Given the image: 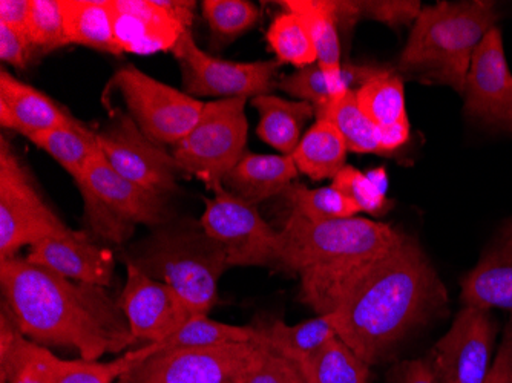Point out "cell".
Here are the masks:
<instances>
[{
  "label": "cell",
  "instance_id": "obj_1",
  "mask_svg": "<svg viewBox=\"0 0 512 383\" xmlns=\"http://www.w3.org/2000/svg\"><path fill=\"white\" fill-rule=\"evenodd\" d=\"M299 281V301L318 315H332L336 336L367 365L381 361L448 304L439 273L407 235L358 266Z\"/></svg>",
  "mask_w": 512,
  "mask_h": 383
},
{
  "label": "cell",
  "instance_id": "obj_2",
  "mask_svg": "<svg viewBox=\"0 0 512 383\" xmlns=\"http://www.w3.org/2000/svg\"><path fill=\"white\" fill-rule=\"evenodd\" d=\"M2 304L30 341L99 361L138 344L119 301L105 287L63 278L27 258L0 259Z\"/></svg>",
  "mask_w": 512,
  "mask_h": 383
},
{
  "label": "cell",
  "instance_id": "obj_3",
  "mask_svg": "<svg viewBox=\"0 0 512 383\" xmlns=\"http://www.w3.org/2000/svg\"><path fill=\"white\" fill-rule=\"evenodd\" d=\"M499 19V7L491 0L422 8L402 50L399 71L417 82L448 86L463 97L474 53Z\"/></svg>",
  "mask_w": 512,
  "mask_h": 383
},
{
  "label": "cell",
  "instance_id": "obj_4",
  "mask_svg": "<svg viewBox=\"0 0 512 383\" xmlns=\"http://www.w3.org/2000/svg\"><path fill=\"white\" fill-rule=\"evenodd\" d=\"M402 236L394 227L367 218L310 223L290 213L278 230L276 266L299 278L330 275L382 255Z\"/></svg>",
  "mask_w": 512,
  "mask_h": 383
},
{
  "label": "cell",
  "instance_id": "obj_5",
  "mask_svg": "<svg viewBox=\"0 0 512 383\" xmlns=\"http://www.w3.org/2000/svg\"><path fill=\"white\" fill-rule=\"evenodd\" d=\"M126 261L172 287L194 316L209 315L218 302L221 276L230 269L223 250L200 223L157 227L131 250V258Z\"/></svg>",
  "mask_w": 512,
  "mask_h": 383
},
{
  "label": "cell",
  "instance_id": "obj_6",
  "mask_svg": "<svg viewBox=\"0 0 512 383\" xmlns=\"http://www.w3.org/2000/svg\"><path fill=\"white\" fill-rule=\"evenodd\" d=\"M74 181L83 198L86 220L103 241L120 246L140 224L160 227L169 223L166 197L117 174L99 149Z\"/></svg>",
  "mask_w": 512,
  "mask_h": 383
},
{
  "label": "cell",
  "instance_id": "obj_7",
  "mask_svg": "<svg viewBox=\"0 0 512 383\" xmlns=\"http://www.w3.org/2000/svg\"><path fill=\"white\" fill-rule=\"evenodd\" d=\"M247 99H221L204 103L198 122L175 146L174 158L181 171L194 175L211 190L246 154Z\"/></svg>",
  "mask_w": 512,
  "mask_h": 383
},
{
  "label": "cell",
  "instance_id": "obj_8",
  "mask_svg": "<svg viewBox=\"0 0 512 383\" xmlns=\"http://www.w3.org/2000/svg\"><path fill=\"white\" fill-rule=\"evenodd\" d=\"M69 227L39 194L27 166L7 138L0 140V259L22 247L65 233Z\"/></svg>",
  "mask_w": 512,
  "mask_h": 383
},
{
  "label": "cell",
  "instance_id": "obj_9",
  "mask_svg": "<svg viewBox=\"0 0 512 383\" xmlns=\"http://www.w3.org/2000/svg\"><path fill=\"white\" fill-rule=\"evenodd\" d=\"M263 353L258 341L203 348H166L119 383H247Z\"/></svg>",
  "mask_w": 512,
  "mask_h": 383
},
{
  "label": "cell",
  "instance_id": "obj_10",
  "mask_svg": "<svg viewBox=\"0 0 512 383\" xmlns=\"http://www.w3.org/2000/svg\"><path fill=\"white\" fill-rule=\"evenodd\" d=\"M112 85L122 95L132 120L157 145L177 146L198 122L204 103L158 82L134 65L120 68Z\"/></svg>",
  "mask_w": 512,
  "mask_h": 383
},
{
  "label": "cell",
  "instance_id": "obj_11",
  "mask_svg": "<svg viewBox=\"0 0 512 383\" xmlns=\"http://www.w3.org/2000/svg\"><path fill=\"white\" fill-rule=\"evenodd\" d=\"M201 227L232 267L276 266L278 230L261 217L258 206L241 200L224 186L204 201Z\"/></svg>",
  "mask_w": 512,
  "mask_h": 383
},
{
  "label": "cell",
  "instance_id": "obj_12",
  "mask_svg": "<svg viewBox=\"0 0 512 383\" xmlns=\"http://www.w3.org/2000/svg\"><path fill=\"white\" fill-rule=\"evenodd\" d=\"M171 53L180 63L184 92L192 97L255 99L278 86V60L230 62L211 56L195 43L192 31L180 37Z\"/></svg>",
  "mask_w": 512,
  "mask_h": 383
},
{
  "label": "cell",
  "instance_id": "obj_13",
  "mask_svg": "<svg viewBox=\"0 0 512 383\" xmlns=\"http://www.w3.org/2000/svg\"><path fill=\"white\" fill-rule=\"evenodd\" d=\"M100 154L117 174L155 194L168 197L178 189V166L174 155L149 140L131 115L120 112L102 131H96Z\"/></svg>",
  "mask_w": 512,
  "mask_h": 383
},
{
  "label": "cell",
  "instance_id": "obj_14",
  "mask_svg": "<svg viewBox=\"0 0 512 383\" xmlns=\"http://www.w3.org/2000/svg\"><path fill=\"white\" fill-rule=\"evenodd\" d=\"M115 40L120 53L149 56L174 50L191 31L195 2L191 0H112Z\"/></svg>",
  "mask_w": 512,
  "mask_h": 383
},
{
  "label": "cell",
  "instance_id": "obj_15",
  "mask_svg": "<svg viewBox=\"0 0 512 383\" xmlns=\"http://www.w3.org/2000/svg\"><path fill=\"white\" fill-rule=\"evenodd\" d=\"M497 327L491 311L463 305L431 353L440 383H485L493 367Z\"/></svg>",
  "mask_w": 512,
  "mask_h": 383
},
{
  "label": "cell",
  "instance_id": "obj_16",
  "mask_svg": "<svg viewBox=\"0 0 512 383\" xmlns=\"http://www.w3.org/2000/svg\"><path fill=\"white\" fill-rule=\"evenodd\" d=\"M463 112L479 125L512 134V73L499 27L482 40L471 60Z\"/></svg>",
  "mask_w": 512,
  "mask_h": 383
},
{
  "label": "cell",
  "instance_id": "obj_17",
  "mask_svg": "<svg viewBox=\"0 0 512 383\" xmlns=\"http://www.w3.org/2000/svg\"><path fill=\"white\" fill-rule=\"evenodd\" d=\"M120 308L137 342L157 344L177 333L194 316L180 295L126 261V282Z\"/></svg>",
  "mask_w": 512,
  "mask_h": 383
},
{
  "label": "cell",
  "instance_id": "obj_18",
  "mask_svg": "<svg viewBox=\"0 0 512 383\" xmlns=\"http://www.w3.org/2000/svg\"><path fill=\"white\" fill-rule=\"evenodd\" d=\"M27 259L63 278L109 287L114 278L115 259L86 230L68 229L31 247Z\"/></svg>",
  "mask_w": 512,
  "mask_h": 383
},
{
  "label": "cell",
  "instance_id": "obj_19",
  "mask_svg": "<svg viewBox=\"0 0 512 383\" xmlns=\"http://www.w3.org/2000/svg\"><path fill=\"white\" fill-rule=\"evenodd\" d=\"M463 305L512 315V217L503 223L476 266L460 282Z\"/></svg>",
  "mask_w": 512,
  "mask_h": 383
},
{
  "label": "cell",
  "instance_id": "obj_20",
  "mask_svg": "<svg viewBox=\"0 0 512 383\" xmlns=\"http://www.w3.org/2000/svg\"><path fill=\"white\" fill-rule=\"evenodd\" d=\"M59 103L0 69V125L30 137L36 132L79 125Z\"/></svg>",
  "mask_w": 512,
  "mask_h": 383
},
{
  "label": "cell",
  "instance_id": "obj_21",
  "mask_svg": "<svg viewBox=\"0 0 512 383\" xmlns=\"http://www.w3.org/2000/svg\"><path fill=\"white\" fill-rule=\"evenodd\" d=\"M359 108L381 131L382 151L391 154L410 140L404 79L393 68H384L356 89Z\"/></svg>",
  "mask_w": 512,
  "mask_h": 383
},
{
  "label": "cell",
  "instance_id": "obj_22",
  "mask_svg": "<svg viewBox=\"0 0 512 383\" xmlns=\"http://www.w3.org/2000/svg\"><path fill=\"white\" fill-rule=\"evenodd\" d=\"M298 174V167L290 155L247 151L226 175L223 186L241 200L258 206L263 201L286 194Z\"/></svg>",
  "mask_w": 512,
  "mask_h": 383
},
{
  "label": "cell",
  "instance_id": "obj_23",
  "mask_svg": "<svg viewBox=\"0 0 512 383\" xmlns=\"http://www.w3.org/2000/svg\"><path fill=\"white\" fill-rule=\"evenodd\" d=\"M384 68L385 66L342 63L341 73L333 76L315 63L283 77L278 82V88L301 102L310 103L316 114H319L348 91L361 88Z\"/></svg>",
  "mask_w": 512,
  "mask_h": 383
},
{
  "label": "cell",
  "instance_id": "obj_24",
  "mask_svg": "<svg viewBox=\"0 0 512 383\" xmlns=\"http://www.w3.org/2000/svg\"><path fill=\"white\" fill-rule=\"evenodd\" d=\"M160 342L131 348L114 361H65L36 344V357L48 383H119L126 373L161 350Z\"/></svg>",
  "mask_w": 512,
  "mask_h": 383
},
{
  "label": "cell",
  "instance_id": "obj_25",
  "mask_svg": "<svg viewBox=\"0 0 512 383\" xmlns=\"http://www.w3.org/2000/svg\"><path fill=\"white\" fill-rule=\"evenodd\" d=\"M252 106L260 112L256 135L283 155H292L302 138V128L316 117L315 108L301 100H286L276 95H258Z\"/></svg>",
  "mask_w": 512,
  "mask_h": 383
},
{
  "label": "cell",
  "instance_id": "obj_26",
  "mask_svg": "<svg viewBox=\"0 0 512 383\" xmlns=\"http://www.w3.org/2000/svg\"><path fill=\"white\" fill-rule=\"evenodd\" d=\"M255 325L260 331L256 341L293 362L296 367L330 339L336 338L332 315H318L296 325H287L283 319H276L270 324Z\"/></svg>",
  "mask_w": 512,
  "mask_h": 383
},
{
  "label": "cell",
  "instance_id": "obj_27",
  "mask_svg": "<svg viewBox=\"0 0 512 383\" xmlns=\"http://www.w3.org/2000/svg\"><path fill=\"white\" fill-rule=\"evenodd\" d=\"M69 43L122 56L115 40L112 0H60Z\"/></svg>",
  "mask_w": 512,
  "mask_h": 383
},
{
  "label": "cell",
  "instance_id": "obj_28",
  "mask_svg": "<svg viewBox=\"0 0 512 383\" xmlns=\"http://www.w3.org/2000/svg\"><path fill=\"white\" fill-rule=\"evenodd\" d=\"M347 154V143L338 128L327 118H316L290 157L301 174L322 181L333 180L347 166Z\"/></svg>",
  "mask_w": 512,
  "mask_h": 383
},
{
  "label": "cell",
  "instance_id": "obj_29",
  "mask_svg": "<svg viewBox=\"0 0 512 383\" xmlns=\"http://www.w3.org/2000/svg\"><path fill=\"white\" fill-rule=\"evenodd\" d=\"M279 5L304 19L312 34L318 65L327 73H341V37L335 14V0H284Z\"/></svg>",
  "mask_w": 512,
  "mask_h": 383
},
{
  "label": "cell",
  "instance_id": "obj_30",
  "mask_svg": "<svg viewBox=\"0 0 512 383\" xmlns=\"http://www.w3.org/2000/svg\"><path fill=\"white\" fill-rule=\"evenodd\" d=\"M298 368L306 383H368L370 377V365L338 336L322 345Z\"/></svg>",
  "mask_w": 512,
  "mask_h": 383
},
{
  "label": "cell",
  "instance_id": "obj_31",
  "mask_svg": "<svg viewBox=\"0 0 512 383\" xmlns=\"http://www.w3.org/2000/svg\"><path fill=\"white\" fill-rule=\"evenodd\" d=\"M27 138L51 155L74 180L82 175L89 158L97 151L96 131L83 123L36 132Z\"/></svg>",
  "mask_w": 512,
  "mask_h": 383
},
{
  "label": "cell",
  "instance_id": "obj_32",
  "mask_svg": "<svg viewBox=\"0 0 512 383\" xmlns=\"http://www.w3.org/2000/svg\"><path fill=\"white\" fill-rule=\"evenodd\" d=\"M316 118H327L338 128L348 152L384 155L381 131L359 108L355 91L339 97L329 108L316 114Z\"/></svg>",
  "mask_w": 512,
  "mask_h": 383
},
{
  "label": "cell",
  "instance_id": "obj_33",
  "mask_svg": "<svg viewBox=\"0 0 512 383\" xmlns=\"http://www.w3.org/2000/svg\"><path fill=\"white\" fill-rule=\"evenodd\" d=\"M266 39L281 65L289 63L301 69L318 63L309 27L301 16L292 11H284L273 19Z\"/></svg>",
  "mask_w": 512,
  "mask_h": 383
},
{
  "label": "cell",
  "instance_id": "obj_34",
  "mask_svg": "<svg viewBox=\"0 0 512 383\" xmlns=\"http://www.w3.org/2000/svg\"><path fill=\"white\" fill-rule=\"evenodd\" d=\"M284 197L289 203L290 213L310 223L345 220V218L358 217V213H361L358 206L348 200L332 184L319 189L292 184Z\"/></svg>",
  "mask_w": 512,
  "mask_h": 383
},
{
  "label": "cell",
  "instance_id": "obj_35",
  "mask_svg": "<svg viewBox=\"0 0 512 383\" xmlns=\"http://www.w3.org/2000/svg\"><path fill=\"white\" fill-rule=\"evenodd\" d=\"M256 325H232L214 321L209 316H192L171 338L160 342L161 350L166 348L217 347L238 342H253L258 339Z\"/></svg>",
  "mask_w": 512,
  "mask_h": 383
},
{
  "label": "cell",
  "instance_id": "obj_36",
  "mask_svg": "<svg viewBox=\"0 0 512 383\" xmlns=\"http://www.w3.org/2000/svg\"><path fill=\"white\" fill-rule=\"evenodd\" d=\"M201 10L214 46L234 42L260 19V10L249 0H204Z\"/></svg>",
  "mask_w": 512,
  "mask_h": 383
},
{
  "label": "cell",
  "instance_id": "obj_37",
  "mask_svg": "<svg viewBox=\"0 0 512 383\" xmlns=\"http://www.w3.org/2000/svg\"><path fill=\"white\" fill-rule=\"evenodd\" d=\"M387 174L384 169L359 171L356 167L345 166L332 180V186L355 203L358 209L370 215H384L390 207L387 194Z\"/></svg>",
  "mask_w": 512,
  "mask_h": 383
},
{
  "label": "cell",
  "instance_id": "obj_38",
  "mask_svg": "<svg viewBox=\"0 0 512 383\" xmlns=\"http://www.w3.org/2000/svg\"><path fill=\"white\" fill-rule=\"evenodd\" d=\"M28 39L43 53L69 45L60 0H31Z\"/></svg>",
  "mask_w": 512,
  "mask_h": 383
},
{
  "label": "cell",
  "instance_id": "obj_39",
  "mask_svg": "<svg viewBox=\"0 0 512 383\" xmlns=\"http://www.w3.org/2000/svg\"><path fill=\"white\" fill-rule=\"evenodd\" d=\"M361 19L376 20L390 28L416 22L422 4L417 0H358Z\"/></svg>",
  "mask_w": 512,
  "mask_h": 383
},
{
  "label": "cell",
  "instance_id": "obj_40",
  "mask_svg": "<svg viewBox=\"0 0 512 383\" xmlns=\"http://www.w3.org/2000/svg\"><path fill=\"white\" fill-rule=\"evenodd\" d=\"M25 334L20 331L8 308L2 304L0 313V383H10L16 370Z\"/></svg>",
  "mask_w": 512,
  "mask_h": 383
},
{
  "label": "cell",
  "instance_id": "obj_41",
  "mask_svg": "<svg viewBox=\"0 0 512 383\" xmlns=\"http://www.w3.org/2000/svg\"><path fill=\"white\" fill-rule=\"evenodd\" d=\"M263 345V344H261ZM247 383H306L293 362L264 347Z\"/></svg>",
  "mask_w": 512,
  "mask_h": 383
},
{
  "label": "cell",
  "instance_id": "obj_42",
  "mask_svg": "<svg viewBox=\"0 0 512 383\" xmlns=\"http://www.w3.org/2000/svg\"><path fill=\"white\" fill-rule=\"evenodd\" d=\"M34 46L27 34L0 23V59L19 69H25L30 63Z\"/></svg>",
  "mask_w": 512,
  "mask_h": 383
},
{
  "label": "cell",
  "instance_id": "obj_43",
  "mask_svg": "<svg viewBox=\"0 0 512 383\" xmlns=\"http://www.w3.org/2000/svg\"><path fill=\"white\" fill-rule=\"evenodd\" d=\"M10 383H48L36 357V342L25 338Z\"/></svg>",
  "mask_w": 512,
  "mask_h": 383
},
{
  "label": "cell",
  "instance_id": "obj_44",
  "mask_svg": "<svg viewBox=\"0 0 512 383\" xmlns=\"http://www.w3.org/2000/svg\"><path fill=\"white\" fill-rule=\"evenodd\" d=\"M391 383H440L431 357L404 362L393 371Z\"/></svg>",
  "mask_w": 512,
  "mask_h": 383
},
{
  "label": "cell",
  "instance_id": "obj_45",
  "mask_svg": "<svg viewBox=\"0 0 512 383\" xmlns=\"http://www.w3.org/2000/svg\"><path fill=\"white\" fill-rule=\"evenodd\" d=\"M31 0H2L0 2V23L28 36Z\"/></svg>",
  "mask_w": 512,
  "mask_h": 383
},
{
  "label": "cell",
  "instance_id": "obj_46",
  "mask_svg": "<svg viewBox=\"0 0 512 383\" xmlns=\"http://www.w3.org/2000/svg\"><path fill=\"white\" fill-rule=\"evenodd\" d=\"M485 383H512V336L508 330L503 334L502 344Z\"/></svg>",
  "mask_w": 512,
  "mask_h": 383
},
{
  "label": "cell",
  "instance_id": "obj_47",
  "mask_svg": "<svg viewBox=\"0 0 512 383\" xmlns=\"http://www.w3.org/2000/svg\"><path fill=\"white\" fill-rule=\"evenodd\" d=\"M506 330H508L509 333H511V336H512V315H511V321H509V324H508V327H506Z\"/></svg>",
  "mask_w": 512,
  "mask_h": 383
}]
</instances>
